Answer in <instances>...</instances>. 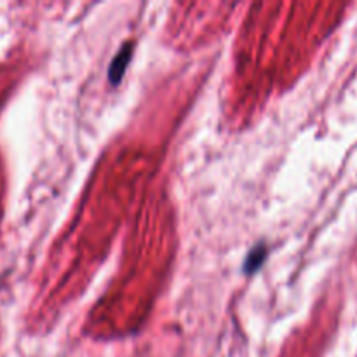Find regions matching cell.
Masks as SVG:
<instances>
[{
	"label": "cell",
	"instance_id": "obj_1",
	"mask_svg": "<svg viewBox=\"0 0 357 357\" xmlns=\"http://www.w3.org/2000/svg\"><path fill=\"white\" fill-rule=\"evenodd\" d=\"M131 49H132L131 44L126 45V47L119 52L117 58L114 59V65L110 66V79L114 84H117L119 79L122 77V73H124L126 65H128L129 61V54H131Z\"/></svg>",
	"mask_w": 357,
	"mask_h": 357
}]
</instances>
